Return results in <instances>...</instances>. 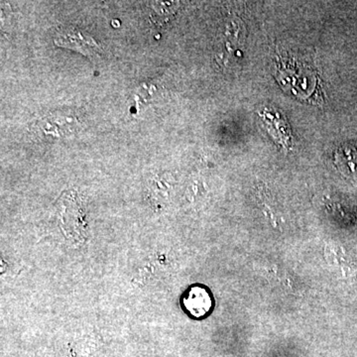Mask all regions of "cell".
<instances>
[{
  "instance_id": "cell-3",
  "label": "cell",
  "mask_w": 357,
  "mask_h": 357,
  "mask_svg": "<svg viewBox=\"0 0 357 357\" xmlns=\"http://www.w3.org/2000/svg\"><path fill=\"white\" fill-rule=\"evenodd\" d=\"M335 164L340 172L347 177L357 180V149L356 148L342 146L335 152Z\"/></svg>"
},
{
  "instance_id": "cell-2",
  "label": "cell",
  "mask_w": 357,
  "mask_h": 357,
  "mask_svg": "<svg viewBox=\"0 0 357 357\" xmlns=\"http://www.w3.org/2000/svg\"><path fill=\"white\" fill-rule=\"evenodd\" d=\"M185 309L194 318L199 319L208 314L213 307L210 293L199 286H192L183 299Z\"/></svg>"
},
{
  "instance_id": "cell-1",
  "label": "cell",
  "mask_w": 357,
  "mask_h": 357,
  "mask_svg": "<svg viewBox=\"0 0 357 357\" xmlns=\"http://www.w3.org/2000/svg\"><path fill=\"white\" fill-rule=\"evenodd\" d=\"M59 46L69 47L74 50L81 51L84 55L93 57L100 52V47L95 40L89 36H84V33L79 30H65L59 33L55 40Z\"/></svg>"
},
{
  "instance_id": "cell-4",
  "label": "cell",
  "mask_w": 357,
  "mask_h": 357,
  "mask_svg": "<svg viewBox=\"0 0 357 357\" xmlns=\"http://www.w3.org/2000/svg\"><path fill=\"white\" fill-rule=\"evenodd\" d=\"M178 2H152L151 7L153 8L154 13H156V17L160 20H168L169 16L175 9L177 8Z\"/></svg>"
}]
</instances>
